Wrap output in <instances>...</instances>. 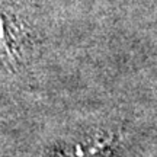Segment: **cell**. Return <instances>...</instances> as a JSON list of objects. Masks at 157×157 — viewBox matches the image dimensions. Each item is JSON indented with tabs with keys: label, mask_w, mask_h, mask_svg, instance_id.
<instances>
[{
	"label": "cell",
	"mask_w": 157,
	"mask_h": 157,
	"mask_svg": "<svg viewBox=\"0 0 157 157\" xmlns=\"http://www.w3.org/2000/svg\"><path fill=\"white\" fill-rule=\"evenodd\" d=\"M25 39V23L16 13L0 5V57L9 63L17 60Z\"/></svg>",
	"instance_id": "obj_1"
}]
</instances>
